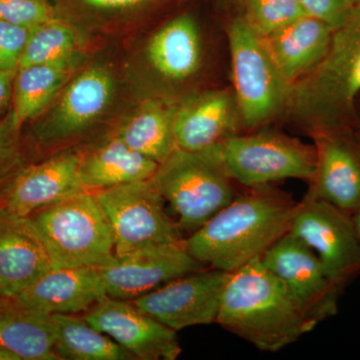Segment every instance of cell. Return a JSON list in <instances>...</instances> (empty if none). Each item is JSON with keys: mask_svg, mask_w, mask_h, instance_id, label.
I'll use <instances>...</instances> for the list:
<instances>
[{"mask_svg": "<svg viewBox=\"0 0 360 360\" xmlns=\"http://www.w3.org/2000/svg\"><path fill=\"white\" fill-rule=\"evenodd\" d=\"M115 91V80L103 66H92L66 85L56 110L37 131L40 141H63L79 134L108 108Z\"/></svg>", "mask_w": 360, "mask_h": 360, "instance_id": "obj_18", "label": "cell"}, {"mask_svg": "<svg viewBox=\"0 0 360 360\" xmlns=\"http://www.w3.org/2000/svg\"><path fill=\"white\" fill-rule=\"evenodd\" d=\"M233 94L241 125L257 129L285 112L291 86L258 34L243 16L227 28Z\"/></svg>", "mask_w": 360, "mask_h": 360, "instance_id": "obj_6", "label": "cell"}, {"mask_svg": "<svg viewBox=\"0 0 360 360\" xmlns=\"http://www.w3.org/2000/svg\"><path fill=\"white\" fill-rule=\"evenodd\" d=\"M160 163L129 148L120 136L113 137L82 156L80 177L89 191L153 179Z\"/></svg>", "mask_w": 360, "mask_h": 360, "instance_id": "obj_22", "label": "cell"}, {"mask_svg": "<svg viewBox=\"0 0 360 360\" xmlns=\"http://www.w3.org/2000/svg\"><path fill=\"white\" fill-rule=\"evenodd\" d=\"M14 129L11 117L0 123V205L14 179L22 169H14Z\"/></svg>", "mask_w": 360, "mask_h": 360, "instance_id": "obj_31", "label": "cell"}, {"mask_svg": "<svg viewBox=\"0 0 360 360\" xmlns=\"http://www.w3.org/2000/svg\"><path fill=\"white\" fill-rule=\"evenodd\" d=\"M84 317L135 359L175 360L181 354L176 331L141 311L130 300L106 295Z\"/></svg>", "mask_w": 360, "mask_h": 360, "instance_id": "obj_13", "label": "cell"}, {"mask_svg": "<svg viewBox=\"0 0 360 360\" xmlns=\"http://www.w3.org/2000/svg\"><path fill=\"white\" fill-rule=\"evenodd\" d=\"M92 193L110 224L115 255L184 240L151 179Z\"/></svg>", "mask_w": 360, "mask_h": 360, "instance_id": "obj_8", "label": "cell"}, {"mask_svg": "<svg viewBox=\"0 0 360 360\" xmlns=\"http://www.w3.org/2000/svg\"><path fill=\"white\" fill-rule=\"evenodd\" d=\"M78 44L75 28L56 18L34 28L20 59L18 68L56 63L75 56Z\"/></svg>", "mask_w": 360, "mask_h": 360, "instance_id": "obj_27", "label": "cell"}, {"mask_svg": "<svg viewBox=\"0 0 360 360\" xmlns=\"http://www.w3.org/2000/svg\"><path fill=\"white\" fill-rule=\"evenodd\" d=\"M360 96V4L333 30L328 51L290 89L285 112L310 136L356 134Z\"/></svg>", "mask_w": 360, "mask_h": 360, "instance_id": "obj_2", "label": "cell"}, {"mask_svg": "<svg viewBox=\"0 0 360 360\" xmlns=\"http://www.w3.org/2000/svg\"><path fill=\"white\" fill-rule=\"evenodd\" d=\"M297 205L288 193L270 184L250 187L184 238V245L206 266L234 271L262 257L290 231Z\"/></svg>", "mask_w": 360, "mask_h": 360, "instance_id": "obj_1", "label": "cell"}, {"mask_svg": "<svg viewBox=\"0 0 360 360\" xmlns=\"http://www.w3.org/2000/svg\"><path fill=\"white\" fill-rule=\"evenodd\" d=\"M297 2L307 15L323 21L333 30L347 20L354 8L347 0H297Z\"/></svg>", "mask_w": 360, "mask_h": 360, "instance_id": "obj_32", "label": "cell"}, {"mask_svg": "<svg viewBox=\"0 0 360 360\" xmlns=\"http://www.w3.org/2000/svg\"><path fill=\"white\" fill-rule=\"evenodd\" d=\"M232 180L250 187L295 179L311 181L315 146L274 130L234 134L207 149Z\"/></svg>", "mask_w": 360, "mask_h": 360, "instance_id": "obj_7", "label": "cell"}, {"mask_svg": "<svg viewBox=\"0 0 360 360\" xmlns=\"http://www.w3.org/2000/svg\"><path fill=\"white\" fill-rule=\"evenodd\" d=\"M311 137L316 168L305 196L354 214L360 210V143L356 136L319 134Z\"/></svg>", "mask_w": 360, "mask_h": 360, "instance_id": "obj_14", "label": "cell"}, {"mask_svg": "<svg viewBox=\"0 0 360 360\" xmlns=\"http://www.w3.org/2000/svg\"><path fill=\"white\" fill-rule=\"evenodd\" d=\"M53 350L58 359H135L110 336L97 330L77 314H51Z\"/></svg>", "mask_w": 360, "mask_h": 360, "instance_id": "obj_26", "label": "cell"}, {"mask_svg": "<svg viewBox=\"0 0 360 360\" xmlns=\"http://www.w3.org/2000/svg\"><path fill=\"white\" fill-rule=\"evenodd\" d=\"M51 269L49 252L30 217L0 205V295L14 300Z\"/></svg>", "mask_w": 360, "mask_h": 360, "instance_id": "obj_16", "label": "cell"}, {"mask_svg": "<svg viewBox=\"0 0 360 360\" xmlns=\"http://www.w3.org/2000/svg\"><path fill=\"white\" fill-rule=\"evenodd\" d=\"M288 232L314 251L326 276L341 290L359 274L360 241L349 213L304 196Z\"/></svg>", "mask_w": 360, "mask_h": 360, "instance_id": "obj_9", "label": "cell"}, {"mask_svg": "<svg viewBox=\"0 0 360 360\" xmlns=\"http://www.w3.org/2000/svg\"><path fill=\"white\" fill-rule=\"evenodd\" d=\"M51 269H99L115 257L112 232L94 193L84 191L30 215Z\"/></svg>", "mask_w": 360, "mask_h": 360, "instance_id": "obj_4", "label": "cell"}, {"mask_svg": "<svg viewBox=\"0 0 360 360\" xmlns=\"http://www.w3.org/2000/svg\"><path fill=\"white\" fill-rule=\"evenodd\" d=\"M352 220H354L355 231H356L360 241V210L352 214Z\"/></svg>", "mask_w": 360, "mask_h": 360, "instance_id": "obj_36", "label": "cell"}, {"mask_svg": "<svg viewBox=\"0 0 360 360\" xmlns=\"http://www.w3.org/2000/svg\"><path fill=\"white\" fill-rule=\"evenodd\" d=\"M243 18L262 37L307 15L297 0H243Z\"/></svg>", "mask_w": 360, "mask_h": 360, "instance_id": "obj_28", "label": "cell"}, {"mask_svg": "<svg viewBox=\"0 0 360 360\" xmlns=\"http://www.w3.org/2000/svg\"><path fill=\"white\" fill-rule=\"evenodd\" d=\"M32 30L0 20V71H18Z\"/></svg>", "mask_w": 360, "mask_h": 360, "instance_id": "obj_30", "label": "cell"}, {"mask_svg": "<svg viewBox=\"0 0 360 360\" xmlns=\"http://www.w3.org/2000/svg\"><path fill=\"white\" fill-rule=\"evenodd\" d=\"M355 136H356L357 141H359L360 143V129L357 130L356 134H355Z\"/></svg>", "mask_w": 360, "mask_h": 360, "instance_id": "obj_38", "label": "cell"}, {"mask_svg": "<svg viewBox=\"0 0 360 360\" xmlns=\"http://www.w3.org/2000/svg\"><path fill=\"white\" fill-rule=\"evenodd\" d=\"M241 125L233 92L219 89L187 98L177 105L174 134L176 148L200 153L238 134Z\"/></svg>", "mask_w": 360, "mask_h": 360, "instance_id": "obj_17", "label": "cell"}, {"mask_svg": "<svg viewBox=\"0 0 360 360\" xmlns=\"http://www.w3.org/2000/svg\"><path fill=\"white\" fill-rule=\"evenodd\" d=\"M205 267L189 255L184 240L115 255L97 269L108 296L132 302L168 281Z\"/></svg>", "mask_w": 360, "mask_h": 360, "instance_id": "obj_12", "label": "cell"}, {"mask_svg": "<svg viewBox=\"0 0 360 360\" xmlns=\"http://www.w3.org/2000/svg\"><path fill=\"white\" fill-rule=\"evenodd\" d=\"M82 156L63 150L37 165L25 167L14 179L1 206L20 217L86 191L80 177Z\"/></svg>", "mask_w": 360, "mask_h": 360, "instance_id": "obj_15", "label": "cell"}, {"mask_svg": "<svg viewBox=\"0 0 360 360\" xmlns=\"http://www.w3.org/2000/svg\"><path fill=\"white\" fill-rule=\"evenodd\" d=\"M151 180L176 214L180 231L191 233L236 198L232 179L210 150L176 149Z\"/></svg>", "mask_w": 360, "mask_h": 360, "instance_id": "obj_5", "label": "cell"}, {"mask_svg": "<svg viewBox=\"0 0 360 360\" xmlns=\"http://www.w3.org/2000/svg\"><path fill=\"white\" fill-rule=\"evenodd\" d=\"M0 360H20V359L13 352L0 347Z\"/></svg>", "mask_w": 360, "mask_h": 360, "instance_id": "obj_35", "label": "cell"}, {"mask_svg": "<svg viewBox=\"0 0 360 360\" xmlns=\"http://www.w3.org/2000/svg\"><path fill=\"white\" fill-rule=\"evenodd\" d=\"M77 56L56 63L18 68L13 84V108L11 117L14 129L37 117L53 101L77 66Z\"/></svg>", "mask_w": 360, "mask_h": 360, "instance_id": "obj_24", "label": "cell"}, {"mask_svg": "<svg viewBox=\"0 0 360 360\" xmlns=\"http://www.w3.org/2000/svg\"><path fill=\"white\" fill-rule=\"evenodd\" d=\"M0 347L20 360H59L53 350L51 314L0 300Z\"/></svg>", "mask_w": 360, "mask_h": 360, "instance_id": "obj_23", "label": "cell"}, {"mask_svg": "<svg viewBox=\"0 0 360 360\" xmlns=\"http://www.w3.org/2000/svg\"><path fill=\"white\" fill-rule=\"evenodd\" d=\"M231 272L210 267L168 281L132 300L135 307L174 331L217 323Z\"/></svg>", "mask_w": 360, "mask_h": 360, "instance_id": "obj_11", "label": "cell"}, {"mask_svg": "<svg viewBox=\"0 0 360 360\" xmlns=\"http://www.w3.org/2000/svg\"><path fill=\"white\" fill-rule=\"evenodd\" d=\"M177 105L149 99L122 125L120 136L129 148L158 163L176 150L174 122Z\"/></svg>", "mask_w": 360, "mask_h": 360, "instance_id": "obj_25", "label": "cell"}, {"mask_svg": "<svg viewBox=\"0 0 360 360\" xmlns=\"http://www.w3.org/2000/svg\"><path fill=\"white\" fill-rule=\"evenodd\" d=\"M16 71H0V112L13 97Z\"/></svg>", "mask_w": 360, "mask_h": 360, "instance_id": "obj_34", "label": "cell"}, {"mask_svg": "<svg viewBox=\"0 0 360 360\" xmlns=\"http://www.w3.org/2000/svg\"><path fill=\"white\" fill-rule=\"evenodd\" d=\"M4 300V298L1 297V295H0V300Z\"/></svg>", "mask_w": 360, "mask_h": 360, "instance_id": "obj_39", "label": "cell"}, {"mask_svg": "<svg viewBox=\"0 0 360 360\" xmlns=\"http://www.w3.org/2000/svg\"><path fill=\"white\" fill-rule=\"evenodd\" d=\"M333 32L323 21L303 15L262 39L277 70L292 86L323 58Z\"/></svg>", "mask_w": 360, "mask_h": 360, "instance_id": "obj_20", "label": "cell"}, {"mask_svg": "<svg viewBox=\"0 0 360 360\" xmlns=\"http://www.w3.org/2000/svg\"><path fill=\"white\" fill-rule=\"evenodd\" d=\"M89 8L103 11H127L144 6L153 0H78Z\"/></svg>", "mask_w": 360, "mask_h": 360, "instance_id": "obj_33", "label": "cell"}, {"mask_svg": "<svg viewBox=\"0 0 360 360\" xmlns=\"http://www.w3.org/2000/svg\"><path fill=\"white\" fill-rule=\"evenodd\" d=\"M108 295L98 269H51L14 302L49 314H85Z\"/></svg>", "mask_w": 360, "mask_h": 360, "instance_id": "obj_19", "label": "cell"}, {"mask_svg": "<svg viewBox=\"0 0 360 360\" xmlns=\"http://www.w3.org/2000/svg\"><path fill=\"white\" fill-rule=\"evenodd\" d=\"M217 323L267 352H278L315 328L260 257L229 274Z\"/></svg>", "mask_w": 360, "mask_h": 360, "instance_id": "obj_3", "label": "cell"}, {"mask_svg": "<svg viewBox=\"0 0 360 360\" xmlns=\"http://www.w3.org/2000/svg\"><path fill=\"white\" fill-rule=\"evenodd\" d=\"M260 260L283 281L298 309L315 326L338 314L341 288L326 276L314 251L290 232Z\"/></svg>", "mask_w": 360, "mask_h": 360, "instance_id": "obj_10", "label": "cell"}, {"mask_svg": "<svg viewBox=\"0 0 360 360\" xmlns=\"http://www.w3.org/2000/svg\"><path fill=\"white\" fill-rule=\"evenodd\" d=\"M58 18L54 7L47 0H0V20L34 30Z\"/></svg>", "mask_w": 360, "mask_h": 360, "instance_id": "obj_29", "label": "cell"}, {"mask_svg": "<svg viewBox=\"0 0 360 360\" xmlns=\"http://www.w3.org/2000/svg\"><path fill=\"white\" fill-rule=\"evenodd\" d=\"M352 6H357V4H360V0H347Z\"/></svg>", "mask_w": 360, "mask_h": 360, "instance_id": "obj_37", "label": "cell"}, {"mask_svg": "<svg viewBox=\"0 0 360 360\" xmlns=\"http://www.w3.org/2000/svg\"><path fill=\"white\" fill-rule=\"evenodd\" d=\"M146 54L161 77L184 82L198 72L202 61V44L198 23L189 14L176 16L149 40Z\"/></svg>", "mask_w": 360, "mask_h": 360, "instance_id": "obj_21", "label": "cell"}]
</instances>
